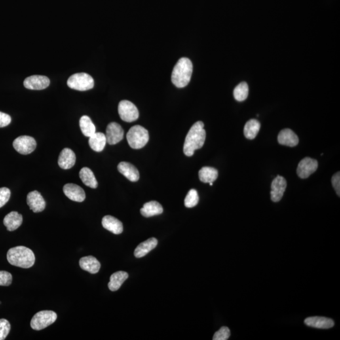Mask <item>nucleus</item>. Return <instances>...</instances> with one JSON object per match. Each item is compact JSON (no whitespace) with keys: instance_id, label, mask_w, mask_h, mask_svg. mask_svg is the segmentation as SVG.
Wrapping results in <instances>:
<instances>
[{"instance_id":"1","label":"nucleus","mask_w":340,"mask_h":340,"mask_svg":"<svg viewBox=\"0 0 340 340\" xmlns=\"http://www.w3.org/2000/svg\"><path fill=\"white\" fill-rule=\"evenodd\" d=\"M204 128L203 122L198 121L189 130L183 146V152L186 156H193L195 150L203 147L206 138V132Z\"/></svg>"},{"instance_id":"2","label":"nucleus","mask_w":340,"mask_h":340,"mask_svg":"<svg viewBox=\"0 0 340 340\" xmlns=\"http://www.w3.org/2000/svg\"><path fill=\"white\" fill-rule=\"evenodd\" d=\"M8 262L16 267L29 269L34 265L35 258L33 251L27 247H14L8 251Z\"/></svg>"},{"instance_id":"3","label":"nucleus","mask_w":340,"mask_h":340,"mask_svg":"<svg viewBox=\"0 0 340 340\" xmlns=\"http://www.w3.org/2000/svg\"><path fill=\"white\" fill-rule=\"evenodd\" d=\"M193 65L187 58H181L177 63L172 74V81L177 88H184L191 81Z\"/></svg>"},{"instance_id":"4","label":"nucleus","mask_w":340,"mask_h":340,"mask_svg":"<svg viewBox=\"0 0 340 340\" xmlns=\"http://www.w3.org/2000/svg\"><path fill=\"white\" fill-rule=\"evenodd\" d=\"M148 131L143 127L137 125L132 127L127 134V140L133 149H138L145 147L149 141Z\"/></svg>"},{"instance_id":"5","label":"nucleus","mask_w":340,"mask_h":340,"mask_svg":"<svg viewBox=\"0 0 340 340\" xmlns=\"http://www.w3.org/2000/svg\"><path fill=\"white\" fill-rule=\"evenodd\" d=\"M67 84L71 89L87 91L94 88V80L87 73H76L68 78Z\"/></svg>"},{"instance_id":"6","label":"nucleus","mask_w":340,"mask_h":340,"mask_svg":"<svg viewBox=\"0 0 340 340\" xmlns=\"http://www.w3.org/2000/svg\"><path fill=\"white\" fill-rule=\"evenodd\" d=\"M56 312L52 310H42L38 312L33 316L31 322L32 328L34 330H42L47 328L56 322L57 320Z\"/></svg>"},{"instance_id":"7","label":"nucleus","mask_w":340,"mask_h":340,"mask_svg":"<svg viewBox=\"0 0 340 340\" xmlns=\"http://www.w3.org/2000/svg\"><path fill=\"white\" fill-rule=\"evenodd\" d=\"M120 117L127 122L135 121L139 118V111L136 105L130 101L122 100L118 107Z\"/></svg>"},{"instance_id":"8","label":"nucleus","mask_w":340,"mask_h":340,"mask_svg":"<svg viewBox=\"0 0 340 340\" xmlns=\"http://www.w3.org/2000/svg\"><path fill=\"white\" fill-rule=\"evenodd\" d=\"M13 146L21 155H26L34 151L37 143L32 137L22 136L15 139Z\"/></svg>"},{"instance_id":"9","label":"nucleus","mask_w":340,"mask_h":340,"mask_svg":"<svg viewBox=\"0 0 340 340\" xmlns=\"http://www.w3.org/2000/svg\"><path fill=\"white\" fill-rule=\"evenodd\" d=\"M318 167V162L316 160L305 158L300 162L297 169V173L301 178H307L316 172Z\"/></svg>"},{"instance_id":"10","label":"nucleus","mask_w":340,"mask_h":340,"mask_svg":"<svg viewBox=\"0 0 340 340\" xmlns=\"http://www.w3.org/2000/svg\"><path fill=\"white\" fill-rule=\"evenodd\" d=\"M50 84V80L47 77L33 75L25 78L24 85L29 90H42L46 89Z\"/></svg>"},{"instance_id":"11","label":"nucleus","mask_w":340,"mask_h":340,"mask_svg":"<svg viewBox=\"0 0 340 340\" xmlns=\"http://www.w3.org/2000/svg\"><path fill=\"white\" fill-rule=\"evenodd\" d=\"M124 131L122 127L116 122H111L107 126L106 130L107 143L114 145L119 143L124 138Z\"/></svg>"},{"instance_id":"12","label":"nucleus","mask_w":340,"mask_h":340,"mask_svg":"<svg viewBox=\"0 0 340 340\" xmlns=\"http://www.w3.org/2000/svg\"><path fill=\"white\" fill-rule=\"evenodd\" d=\"M287 187V181L284 177L278 175L272 181L271 188V199L274 202H279Z\"/></svg>"},{"instance_id":"13","label":"nucleus","mask_w":340,"mask_h":340,"mask_svg":"<svg viewBox=\"0 0 340 340\" xmlns=\"http://www.w3.org/2000/svg\"><path fill=\"white\" fill-rule=\"evenodd\" d=\"M27 203L33 212H41L46 208V202L38 191L30 192L27 195Z\"/></svg>"},{"instance_id":"14","label":"nucleus","mask_w":340,"mask_h":340,"mask_svg":"<svg viewBox=\"0 0 340 340\" xmlns=\"http://www.w3.org/2000/svg\"><path fill=\"white\" fill-rule=\"evenodd\" d=\"M65 195L73 201L82 202L86 198L85 193L81 187L73 183H67L63 187Z\"/></svg>"},{"instance_id":"15","label":"nucleus","mask_w":340,"mask_h":340,"mask_svg":"<svg viewBox=\"0 0 340 340\" xmlns=\"http://www.w3.org/2000/svg\"><path fill=\"white\" fill-rule=\"evenodd\" d=\"M305 323L308 326L318 329H329L335 325L334 322L331 319L320 316L308 318L306 319Z\"/></svg>"},{"instance_id":"16","label":"nucleus","mask_w":340,"mask_h":340,"mask_svg":"<svg viewBox=\"0 0 340 340\" xmlns=\"http://www.w3.org/2000/svg\"><path fill=\"white\" fill-rule=\"evenodd\" d=\"M278 141L280 145L294 147L299 144V137L290 129H285L278 134Z\"/></svg>"},{"instance_id":"17","label":"nucleus","mask_w":340,"mask_h":340,"mask_svg":"<svg viewBox=\"0 0 340 340\" xmlns=\"http://www.w3.org/2000/svg\"><path fill=\"white\" fill-rule=\"evenodd\" d=\"M76 162V155L71 149L65 148L61 152L58 158L59 166L64 170H68L74 165Z\"/></svg>"},{"instance_id":"18","label":"nucleus","mask_w":340,"mask_h":340,"mask_svg":"<svg viewBox=\"0 0 340 340\" xmlns=\"http://www.w3.org/2000/svg\"><path fill=\"white\" fill-rule=\"evenodd\" d=\"M103 227L115 234H119L123 231V225L119 219L112 215H105L102 222Z\"/></svg>"},{"instance_id":"19","label":"nucleus","mask_w":340,"mask_h":340,"mask_svg":"<svg viewBox=\"0 0 340 340\" xmlns=\"http://www.w3.org/2000/svg\"><path fill=\"white\" fill-rule=\"evenodd\" d=\"M119 172L130 181H137L139 179V173L137 169L128 162H120L117 166Z\"/></svg>"},{"instance_id":"20","label":"nucleus","mask_w":340,"mask_h":340,"mask_svg":"<svg viewBox=\"0 0 340 340\" xmlns=\"http://www.w3.org/2000/svg\"><path fill=\"white\" fill-rule=\"evenodd\" d=\"M22 215L16 211L10 212L3 219L4 225L9 231H14L17 229L22 225Z\"/></svg>"},{"instance_id":"21","label":"nucleus","mask_w":340,"mask_h":340,"mask_svg":"<svg viewBox=\"0 0 340 340\" xmlns=\"http://www.w3.org/2000/svg\"><path fill=\"white\" fill-rule=\"evenodd\" d=\"M80 266L83 270L92 274L98 273L101 267L98 259L92 256L81 258L80 259Z\"/></svg>"},{"instance_id":"22","label":"nucleus","mask_w":340,"mask_h":340,"mask_svg":"<svg viewBox=\"0 0 340 340\" xmlns=\"http://www.w3.org/2000/svg\"><path fill=\"white\" fill-rule=\"evenodd\" d=\"M157 244L158 240L155 238L148 239L137 246L136 250H134V256L136 258L146 256L150 251L155 249Z\"/></svg>"},{"instance_id":"23","label":"nucleus","mask_w":340,"mask_h":340,"mask_svg":"<svg viewBox=\"0 0 340 340\" xmlns=\"http://www.w3.org/2000/svg\"><path fill=\"white\" fill-rule=\"evenodd\" d=\"M162 212H163V209H162V205L156 201L147 202L144 205L143 208L141 209V214L146 217L160 215L162 214Z\"/></svg>"},{"instance_id":"24","label":"nucleus","mask_w":340,"mask_h":340,"mask_svg":"<svg viewBox=\"0 0 340 340\" xmlns=\"http://www.w3.org/2000/svg\"><path fill=\"white\" fill-rule=\"evenodd\" d=\"M89 145L94 151H102L107 143L106 136L102 132H96L89 137Z\"/></svg>"},{"instance_id":"25","label":"nucleus","mask_w":340,"mask_h":340,"mask_svg":"<svg viewBox=\"0 0 340 340\" xmlns=\"http://www.w3.org/2000/svg\"><path fill=\"white\" fill-rule=\"evenodd\" d=\"M129 275L127 272L119 271L112 275L110 282L108 286L111 291H117L119 290L123 283L128 279Z\"/></svg>"},{"instance_id":"26","label":"nucleus","mask_w":340,"mask_h":340,"mask_svg":"<svg viewBox=\"0 0 340 340\" xmlns=\"http://www.w3.org/2000/svg\"><path fill=\"white\" fill-rule=\"evenodd\" d=\"M80 178H81L82 182L87 187L92 189H96L98 187V182L96 177L90 168L86 167L82 168L80 172Z\"/></svg>"},{"instance_id":"27","label":"nucleus","mask_w":340,"mask_h":340,"mask_svg":"<svg viewBox=\"0 0 340 340\" xmlns=\"http://www.w3.org/2000/svg\"><path fill=\"white\" fill-rule=\"evenodd\" d=\"M200 180L204 183H213L218 177V171L212 167H203L198 173Z\"/></svg>"},{"instance_id":"28","label":"nucleus","mask_w":340,"mask_h":340,"mask_svg":"<svg viewBox=\"0 0 340 340\" xmlns=\"http://www.w3.org/2000/svg\"><path fill=\"white\" fill-rule=\"evenodd\" d=\"M261 124L259 120L251 119L245 124L244 128V136L248 139H255L260 129Z\"/></svg>"},{"instance_id":"29","label":"nucleus","mask_w":340,"mask_h":340,"mask_svg":"<svg viewBox=\"0 0 340 340\" xmlns=\"http://www.w3.org/2000/svg\"><path fill=\"white\" fill-rule=\"evenodd\" d=\"M80 127L82 133L86 137H90L96 132V128L88 116H82L80 120Z\"/></svg>"},{"instance_id":"30","label":"nucleus","mask_w":340,"mask_h":340,"mask_svg":"<svg viewBox=\"0 0 340 340\" xmlns=\"http://www.w3.org/2000/svg\"><path fill=\"white\" fill-rule=\"evenodd\" d=\"M249 88L246 82H242L234 88L233 95L234 98L238 102H243L248 96Z\"/></svg>"},{"instance_id":"31","label":"nucleus","mask_w":340,"mask_h":340,"mask_svg":"<svg viewBox=\"0 0 340 340\" xmlns=\"http://www.w3.org/2000/svg\"><path fill=\"white\" fill-rule=\"evenodd\" d=\"M199 201V197L197 191L195 189H191L188 192L185 198V206L188 208H194L197 206Z\"/></svg>"},{"instance_id":"32","label":"nucleus","mask_w":340,"mask_h":340,"mask_svg":"<svg viewBox=\"0 0 340 340\" xmlns=\"http://www.w3.org/2000/svg\"><path fill=\"white\" fill-rule=\"evenodd\" d=\"M11 326L5 319H0V340H4L9 334Z\"/></svg>"},{"instance_id":"33","label":"nucleus","mask_w":340,"mask_h":340,"mask_svg":"<svg viewBox=\"0 0 340 340\" xmlns=\"http://www.w3.org/2000/svg\"><path fill=\"white\" fill-rule=\"evenodd\" d=\"M231 335V331L227 327L224 326L215 333L213 340H227Z\"/></svg>"},{"instance_id":"34","label":"nucleus","mask_w":340,"mask_h":340,"mask_svg":"<svg viewBox=\"0 0 340 340\" xmlns=\"http://www.w3.org/2000/svg\"><path fill=\"white\" fill-rule=\"evenodd\" d=\"M11 192L8 188H0V208L5 206L9 200Z\"/></svg>"},{"instance_id":"35","label":"nucleus","mask_w":340,"mask_h":340,"mask_svg":"<svg viewBox=\"0 0 340 340\" xmlns=\"http://www.w3.org/2000/svg\"><path fill=\"white\" fill-rule=\"evenodd\" d=\"M12 275L9 272L0 271V286H8L12 284Z\"/></svg>"},{"instance_id":"36","label":"nucleus","mask_w":340,"mask_h":340,"mask_svg":"<svg viewBox=\"0 0 340 340\" xmlns=\"http://www.w3.org/2000/svg\"><path fill=\"white\" fill-rule=\"evenodd\" d=\"M331 182H332V185L333 188H334L336 192H337V195L339 196L340 195V173L338 172L335 173L331 179Z\"/></svg>"},{"instance_id":"37","label":"nucleus","mask_w":340,"mask_h":340,"mask_svg":"<svg viewBox=\"0 0 340 340\" xmlns=\"http://www.w3.org/2000/svg\"><path fill=\"white\" fill-rule=\"evenodd\" d=\"M11 121L12 118L9 115L0 112V128L9 125Z\"/></svg>"},{"instance_id":"38","label":"nucleus","mask_w":340,"mask_h":340,"mask_svg":"<svg viewBox=\"0 0 340 340\" xmlns=\"http://www.w3.org/2000/svg\"><path fill=\"white\" fill-rule=\"evenodd\" d=\"M212 185H213V183H210V186H212Z\"/></svg>"},{"instance_id":"39","label":"nucleus","mask_w":340,"mask_h":340,"mask_svg":"<svg viewBox=\"0 0 340 340\" xmlns=\"http://www.w3.org/2000/svg\"></svg>"}]
</instances>
